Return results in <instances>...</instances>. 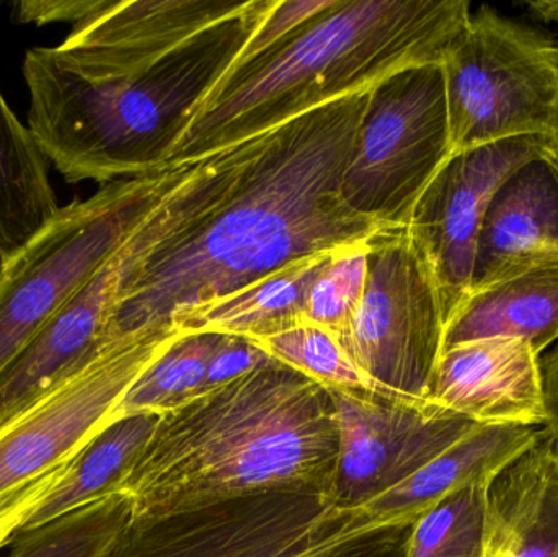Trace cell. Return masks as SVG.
I'll return each mask as SVG.
<instances>
[{
    "mask_svg": "<svg viewBox=\"0 0 558 557\" xmlns=\"http://www.w3.org/2000/svg\"><path fill=\"white\" fill-rule=\"evenodd\" d=\"M371 90L271 131L218 211L131 277L108 317L100 353L173 332L170 320L180 311L238 293L292 262L367 247L396 231L341 198Z\"/></svg>",
    "mask_w": 558,
    "mask_h": 557,
    "instance_id": "6da1fadb",
    "label": "cell"
},
{
    "mask_svg": "<svg viewBox=\"0 0 558 557\" xmlns=\"http://www.w3.org/2000/svg\"><path fill=\"white\" fill-rule=\"evenodd\" d=\"M337 460L330 392L271 360L163 412L120 493L150 522L270 491L328 494Z\"/></svg>",
    "mask_w": 558,
    "mask_h": 557,
    "instance_id": "7a4b0ae2",
    "label": "cell"
},
{
    "mask_svg": "<svg viewBox=\"0 0 558 557\" xmlns=\"http://www.w3.org/2000/svg\"><path fill=\"white\" fill-rule=\"evenodd\" d=\"M471 13L465 0H337L221 82L196 108L167 164L254 140L405 69L442 64Z\"/></svg>",
    "mask_w": 558,
    "mask_h": 557,
    "instance_id": "3957f363",
    "label": "cell"
},
{
    "mask_svg": "<svg viewBox=\"0 0 558 557\" xmlns=\"http://www.w3.org/2000/svg\"><path fill=\"white\" fill-rule=\"evenodd\" d=\"M274 0L190 43L136 77L92 78L58 48H29L23 78L28 130L68 183L107 185L169 166L167 156L196 108L228 77Z\"/></svg>",
    "mask_w": 558,
    "mask_h": 557,
    "instance_id": "277c9868",
    "label": "cell"
},
{
    "mask_svg": "<svg viewBox=\"0 0 558 557\" xmlns=\"http://www.w3.org/2000/svg\"><path fill=\"white\" fill-rule=\"evenodd\" d=\"M418 519L338 506L318 491H270L131 522L107 557H405Z\"/></svg>",
    "mask_w": 558,
    "mask_h": 557,
    "instance_id": "5b68a950",
    "label": "cell"
},
{
    "mask_svg": "<svg viewBox=\"0 0 558 557\" xmlns=\"http://www.w3.org/2000/svg\"><path fill=\"white\" fill-rule=\"evenodd\" d=\"M195 160L100 185L58 216L19 254L0 262V376L39 330L95 277Z\"/></svg>",
    "mask_w": 558,
    "mask_h": 557,
    "instance_id": "8992f818",
    "label": "cell"
},
{
    "mask_svg": "<svg viewBox=\"0 0 558 557\" xmlns=\"http://www.w3.org/2000/svg\"><path fill=\"white\" fill-rule=\"evenodd\" d=\"M452 154L558 126V43L488 5L442 59Z\"/></svg>",
    "mask_w": 558,
    "mask_h": 557,
    "instance_id": "52a82bcc",
    "label": "cell"
},
{
    "mask_svg": "<svg viewBox=\"0 0 558 557\" xmlns=\"http://www.w3.org/2000/svg\"><path fill=\"white\" fill-rule=\"evenodd\" d=\"M451 156L441 64L397 72L369 92L341 198L357 215L407 228L416 203Z\"/></svg>",
    "mask_w": 558,
    "mask_h": 557,
    "instance_id": "ba28073f",
    "label": "cell"
},
{
    "mask_svg": "<svg viewBox=\"0 0 558 557\" xmlns=\"http://www.w3.org/2000/svg\"><path fill=\"white\" fill-rule=\"evenodd\" d=\"M446 316L432 267L407 228L374 242L363 301L337 337L371 392L429 404Z\"/></svg>",
    "mask_w": 558,
    "mask_h": 557,
    "instance_id": "9c48e42d",
    "label": "cell"
},
{
    "mask_svg": "<svg viewBox=\"0 0 558 557\" xmlns=\"http://www.w3.org/2000/svg\"><path fill=\"white\" fill-rule=\"evenodd\" d=\"M156 334L108 350L0 427V500L71 463L114 421L131 386L179 340Z\"/></svg>",
    "mask_w": 558,
    "mask_h": 557,
    "instance_id": "30bf717a",
    "label": "cell"
},
{
    "mask_svg": "<svg viewBox=\"0 0 558 557\" xmlns=\"http://www.w3.org/2000/svg\"><path fill=\"white\" fill-rule=\"evenodd\" d=\"M327 389L338 427L337 470L328 496L350 509L389 493L478 427L438 405L363 389Z\"/></svg>",
    "mask_w": 558,
    "mask_h": 557,
    "instance_id": "8fae6325",
    "label": "cell"
},
{
    "mask_svg": "<svg viewBox=\"0 0 558 557\" xmlns=\"http://www.w3.org/2000/svg\"><path fill=\"white\" fill-rule=\"evenodd\" d=\"M549 136H523L452 154L413 209L407 231L432 267L446 324L474 283L478 239L505 180L543 156Z\"/></svg>",
    "mask_w": 558,
    "mask_h": 557,
    "instance_id": "7c38bea8",
    "label": "cell"
},
{
    "mask_svg": "<svg viewBox=\"0 0 558 557\" xmlns=\"http://www.w3.org/2000/svg\"><path fill=\"white\" fill-rule=\"evenodd\" d=\"M162 241L159 226L144 218L110 261L10 363L0 376V427L104 355L98 350L101 334L121 291Z\"/></svg>",
    "mask_w": 558,
    "mask_h": 557,
    "instance_id": "4fadbf2b",
    "label": "cell"
},
{
    "mask_svg": "<svg viewBox=\"0 0 558 557\" xmlns=\"http://www.w3.org/2000/svg\"><path fill=\"white\" fill-rule=\"evenodd\" d=\"M262 0H107L56 46L92 78L136 77L226 23L244 19Z\"/></svg>",
    "mask_w": 558,
    "mask_h": 557,
    "instance_id": "5bb4252c",
    "label": "cell"
},
{
    "mask_svg": "<svg viewBox=\"0 0 558 557\" xmlns=\"http://www.w3.org/2000/svg\"><path fill=\"white\" fill-rule=\"evenodd\" d=\"M429 404L478 425L544 427L541 356L510 337L448 347L433 376Z\"/></svg>",
    "mask_w": 558,
    "mask_h": 557,
    "instance_id": "9a60e30c",
    "label": "cell"
},
{
    "mask_svg": "<svg viewBox=\"0 0 558 557\" xmlns=\"http://www.w3.org/2000/svg\"><path fill=\"white\" fill-rule=\"evenodd\" d=\"M510 337L537 355L558 342V251L511 258L475 281L446 324L445 349Z\"/></svg>",
    "mask_w": 558,
    "mask_h": 557,
    "instance_id": "2e32d148",
    "label": "cell"
},
{
    "mask_svg": "<svg viewBox=\"0 0 558 557\" xmlns=\"http://www.w3.org/2000/svg\"><path fill=\"white\" fill-rule=\"evenodd\" d=\"M484 557H558V441L547 428L488 481Z\"/></svg>",
    "mask_w": 558,
    "mask_h": 557,
    "instance_id": "e0dca14e",
    "label": "cell"
},
{
    "mask_svg": "<svg viewBox=\"0 0 558 557\" xmlns=\"http://www.w3.org/2000/svg\"><path fill=\"white\" fill-rule=\"evenodd\" d=\"M333 255L292 262L238 293L180 311L170 320V330L179 336L221 334L257 342L294 329L307 323L308 291Z\"/></svg>",
    "mask_w": 558,
    "mask_h": 557,
    "instance_id": "ac0fdd59",
    "label": "cell"
},
{
    "mask_svg": "<svg viewBox=\"0 0 558 557\" xmlns=\"http://www.w3.org/2000/svg\"><path fill=\"white\" fill-rule=\"evenodd\" d=\"M539 251H558V170L546 153L495 193L478 239L474 283L511 258Z\"/></svg>",
    "mask_w": 558,
    "mask_h": 557,
    "instance_id": "d6986e66",
    "label": "cell"
},
{
    "mask_svg": "<svg viewBox=\"0 0 558 557\" xmlns=\"http://www.w3.org/2000/svg\"><path fill=\"white\" fill-rule=\"evenodd\" d=\"M541 427L478 425L409 480L363 509L376 516L422 517L448 494L475 480H492L530 447Z\"/></svg>",
    "mask_w": 558,
    "mask_h": 557,
    "instance_id": "ffe728a7",
    "label": "cell"
},
{
    "mask_svg": "<svg viewBox=\"0 0 558 557\" xmlns=\"http://www.w3.org/2000/svg\"><path fill=\"white\" fill-rule=\"evenodd\" d=\"M160 415L141 412L114 419L65 467L61 480L39 500L19 532L39 529L120 493L121 483L153 437Z\"/></svg>",
    "mask_w": 558,
    "mask_h": 557,
    "instance_id": "44dd1931",
    "label": "cell"
},
{
    "mask_svg": "<svg viewBox=\"0 0 558 557\" xmlns=\"http://www.w3.org/2000/svg\"><path fill=\"white\" fill-rule=\"evenodd\" d=\"M59 209L48 160L0 90V262L19 254Z\"/></svg>",
    "mask_w": 558,
    "mask_h": 557,
    "instance_id": "7402d4cb",
    "label": "cell"
},
{
    "mask_svg": "<svg viewBox=\"0 0 558 557\" xmlns=\"http://www.w3.org/2000/svg\"><path fill=\"white\" fill-rule=\"evenodd\" d=\"M131 522V497L110 494L39 529L16 532L9 557H107Z\"/></svg>",
    "mask_w": 558,
    "mask_h": 557,
    "instance_id": "603a6c76",
    "label": "cell"
},
{
    "mask_svg": "<svg viewBox=\"0 0 558 557\" xmlns=\"http://www.w3.org/2000/svg\"><path fill=\"white\" fill-rule=\"evenodd\" d=\"M225 336L189 334L179 340L131 386L114 411L121 415L163 414L205 391L213 353Z\"/></svg>",
    "mask_w": 558,
    "mask_h": 557,
    "instance_id": "cb8c5ba5",
    "label": "cell"
},
{
    "mask_svg": "<svg viewBox=\"0 0 558 557\" xmlns=\"http://www.w3.org/2000/svg\"><path fill=\"white\" fill-rule=\"evenodd\" d=\"M488 481H472L426 510L412 526L405 557H484Z\"/></svg>",
    "mask_w": 558,
    "mask_h": 557,
    "instance_id": "d4e9b609",
    "label": "cell"
},
{
    "mask_svg": "<svg viewBox=\"0 0 558 557\" xmlns=\"http://www.w3.org/2000/svg\"><path fill=\"white\" fill-rule=\"evenodd\" d=\"M255 343L271 359L320 383L325 388L371 391L366 379L344 353L340 340L324 327L304 323Z\"/></svg>",
    "mask_w": 558,
    "mask_h": 557,
    "instance_id": "484cf974",
    "label": "cell"
},
{
    "mask_svg": "<svg viewBox=\"0 0 558 557\" xmlns=\"http://www.w3.org/2000/svg\"><path fill=\"white\" fill-rule=\"evenodd\" d=\"M373 245L348 249L330 258L308 291L307 323L324 327L337 337L347 332L366 291L367 255Z\"/></svg>",
    "mask_w": 558,
    "mask_h": 557,
    "instance_id": "4316f807",
    "label": "cell"
},
{
    "mask_svg": "<svg viewBox=\"0 0 558 557\" xmlns=\"http://www.w3.org/2000/svg\"><path fill=\"white\" fill-rule=\"evenodd\" d=\"M335 3H337V0H274L270 9L265 13L260 23L255 26L251 38L247 39L244 48L239 52L238 61H235L234 68L231 69L228 77L242 65L248 64L254 59L264 56L265 52L277 48L279 43L294 35L298 29H301L305 23L311 22L315 16L327 12Z\"/></svg>",
    "mask_w": 558,
    "mask_h": 557,
    "instance_id": "83f0119b",
    "label": "cell"
},
{
    "mask_svg": "<svg viewBox=\"0 0 558 557\" xmlns=\"http://www.w3.org/2000/svg\"><path fill=\"white\" fill-rule=\"evenodd\" d=\"M271 360L274 359L252 340L225 336L209 362L205 389L239 378L258 366L267 365Z\"/></svg>",
    "mask_w": 558,
    "mask_h": 557,
    "instance_id": "f1b7e54d",
    "label": "cell"
},
{
    "mask_svg": "<svg viewBox=\"0 0 558 557\" xmlns=\"http://www.w3.org/2000/svg\"><path fill=\"white\" fill-rule=\"evenodd\" d=\"M107 0H20L12 5L16 23H33L36 26L49 23L78 25L104 9Z\"/></svg>",
    "mask_w": 558,
    "mask_h": 557,
    "instance_id": "f546056e",
    "label": "cell"
},
{
    "mask_svg": "<svg viewBox=\"0 0 558 557\" xmlns=\"http://www.w3.org/2000/svg\"><path fill=\"white\" fill-rule=\"evenodd\" d=\"M68 464L0 500V549L10 545L13 536L25 522L26 517L61 480Z\"/></svg>",
    "mask_w": 558,
    "mask_h": 557,
    "instance_id": "4dcf8cb0",
    "label": "cell"
},
{
    "mask_svg": "<svg viewBox=\"0 0 558 557\" xmlns=\"http://www.w3.org/2000/svg\"><path fill=\"white\" fill-rule=\"evenodd\" d=\"M541 372H543L544 409H546V424L544 428L553 434L558 441V342L546 355L541 356Z\"/></svg>",
    "mask_w": 558,
    "mask_h": 557,
    "instance_id": "1f68e13d",
    "label": "cell"
},
{
    "mask_svg": "<svg viewBox=\"0 0 558 557\" xmlns=\"http://www.w3.org/2000/svg\"><path fill=\"white\" fill-rule=\"evenodd\" d=\"M526 7L536 19L558 26V0H533Z\"/></svg>",
    "mask_w": 558,
    "mask_h": 557,
    "instance_id": "d6a6232c",
    "label": "cell"
},
{
    "mask_svg": "<svg viewBox=\"0 0 558 557\" xmlns=\"http://www.w3.org/2000/svg\"><path fill=\"white\" fill-rule=\"evenodd\" d=\"M546 156L549 157L550 162H553L558 170V126L557 130L550 134L549 141H547Z\"/></svg>",
    "mask_w": 558,
    "mask_h": 557,
    "instance_id": "836d02e7",
    "label": "cell"
},
{
    "mask_svg": "<svg viewBox=\"0 0 558 557\" xmlns=\"http://www.w3.org/2000/svg\"><path fill=\"white\" fill-rule=\"evenodd\" d=\"M557 43H558V38H557Z\"/></svg>",
    "mask_w": 558,
    "mask_h": 557,
    "instance_id": "e575fe53",
    "label": "cell"
}]
</instances>
